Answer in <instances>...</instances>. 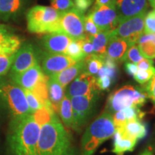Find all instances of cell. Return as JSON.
<instances>
[{
  "instance_id": "cell-1",
  "label": "cell",
  "mask_w": 155,
  "mask_h": 155,
  "mask_svg": "<svg viewBox=\"0 0 155 155\" xmlns=\"http://www.w3.org/2000/svg\"><path fill=\"white\" fill-rule=\"evenodd\" d=\"M40 128L32 114L12 120L8 138L11 155H36Z\"/></svg>"
},
{
  "instance_id": "cell-2",
  "label": "cell",
  "mask_w": 155,
  "mask_h": 155,
  "mask_svg": "<svg viewBox=\"0 0 155 155\" xmlns=\"http://www.w3.org/2000/svg\"><path fill=\"white\" fill-rule=\"evenodd\" d=\"M70 146L68 133L56 117L40 128L36 155H61Z\"/></svg>"
},
{
  "instance_id": "cell-3",
  "label": "cell",
  "mask_w": 155,
  "mask_h": 155,
  "mask_svg": "<svg viewBox=\"0 0 155 155\" xmlns=\"http://www.w3.org/2000/svg\"><path fill=\"white\" fill-rule=\"evenodd\" d=\"M0 109L11 116L12 120L32 114L24 89L5 76L0 77Z\"/></svg>"
},
{
  "instance_id": "cell-4",
  "label": "cell",
  "mask_w": 155,
  "mask_h": 155,
  "mask_svg": "<svg viewBox=\"0 0 155 155\" xmlns=\"http://www.w3.org/2000/svg\"><path fill=\"white\" fill-rule=\"evenodd\" d=\"M116 131L113 116L104 111L87 128L81 140L82 155H93L102 143L111 138Z\"/></svg>"
},
{
  "instance_id": "cell-5",
  "label": "cell",
  "mask_w": 155,
  "mask_h": 155,
  "mask_svg": "<svg viewBox=\"0 0 155 155\" xmlns=\"http://www.w3.org/2000/svg\"><path fill=\"white\" fill-rule=\"evenodd\" d=\"M62 13L50 7L35 6L27 13V27L29 32L48 34L59 32Z\"/></svg>"
},
{
  "instance_id": "cell-6",
  "label": "cell",
  "mask_w": 155,
  "mask_h": 155,
  "mask_svg": "<svg viewBox=\"0 0 155 155\" xmlns=\"http://www.w3.org/2000/svg\"><path fill=\"white\" fill-rule=\"evenodd\" d=\"M147 96L144 87L127 85L111 93L108 96L106 111L113 115L116 112L130 107L141 108L146 104Z\"/></svg>"
},
{
  "instance_id": "cell-7",
  "label": "cell",
  "mask_w": 155,
  "mask_h": 155,
  "mask_svg": "<svg viewBox=\"0 0 155 155\" xmlns=\"http://www.w3.org/2000/svg\"><path fill=\"white\" fill-rule=\"evenodd\" d=\"M99 94L91 96H75L71 98L73 108L72 129L80 131L94 113Z\"/></svg>"
},
{
  "instance_id": "cell-8",
  "label": "cell",
  "mask_w": 155,
  "mask_h": 155,
  "mask_svg": "<svg viewBox=\"0 0 155 155\" xmlns=\"http://www.w3.org/2000/svg\"><path fill=\"white\" fill-rule=\"evenodd\" d=\"M84 14L73 7L62 13L60 20V31L70 37L73 40L85 38Z\"/></svg>"
},
{
  "instance_id": "cell-9",
  "label": "cell",
  "mask_w": 155,
  "mask_h": 155,
  "mask_svg": "<svg viewBox=\"0 0 155 155\" xmlns=\"http://www.w3.org/2000/svg\"><path fill=\"white\" fill-rule=\"evenodd\" d=\"M145 16L146 13H143L120 22L111 32V37L125 39L131 45L137 44L139 37L144 32Z\"/></svg>"
},
{
  "instance_id": "cell-10",
  "label": "cell",
  "mask_w": 155,
  "mask_h": 155,
  "mask_svg": "<svg viewBox=\"0 0 155 155\" xmlns=\"http://www.w3.org/2000/svg\"><path fill=\"white\" fill-rule=\"evenodd\" d=\"M88 15L101 31H113L119 24L115 9L108 6L95 4Z\"/></svg>"
},
{
  "instance_id": "cell-11",
  "label": "cell",
  "mask_w": 155,
  "mask_h": 155,
  "mask_svg": "<svg viewBox=\"0 0 155 155\" xmlns=\"http://www.w3.org/2000/svg\"><path fill=\"white\" fill-rule=\"evenodd\" d=\"M38 63V55L33 45H24L15 53L9 76L19 74Z\"/></svg>"
},
{
  "instance_id": "cell-12",
  "label": "cell",
  "mask_w": 155,
  "mask_h": 155,
  "mask_svg": "<svg viewBox=\"0 0 155 155\" xmlns=\"http://www.w3.org/2000/svg\"><path fill=\"white\" fill-rule=\"evenodd\" d=\"M99 94L96 78L86 72H83L72 81L67 91L70 98L75 96H91Z\"/></svg>"
},
{
  "instance_id": "cell-13",
  "label": "cell",
  "mask_w": 155,
  "mask_h": 155,
  "mask_svg": "<svg viewBox=\"0 0 155 155\" xmlns=\"http://www.w3.org/2000/svg\"><path fill=\"white\" fill-rule=\"evenodd\" d=\"M75 63L76 61L65 54L50 53L45 52L42 55L41 68L44 74L50 77L71 66Z\"/></svg>"
},
{
  "instance_id": "cell-14",
  "label": "cell",
  "mask_w": 155,
  "mask_h": 155,
  "mask_svg": "<svg viewBox=\"0 0 155 155\" xmlns=\"http://www.w3.org/2000/svg\"><path fill=\"white\" fill-rule=\"evenodd\" d=\"M114 9L119 22L126 19L147 12V0H114Z\"/></svg>"
},
{
  "instance_id": "cell-15",
  "label": "cell",
  "mask_w": 155,
  "mask_h": 155,
  "mask_svg": "<svg viewBox=\"0 0 155 155\" xmlns=\"http://www.w3.org/2000/svg\"><path fill=\"white\" fill-rule=\"evenodd\" d=\"M22 46V40L11 28L0 24V55H13Z\"/></svg>"
},
{
  "instance_id": "cell-16",
  "label": "cell",
  "mask_w": 155,
  "mask_h": 155,
  "mask_svg": "<svg viewBox=\"0 0 155 155\" xmlns=\"http://www.w3.org/2000/svg\"><path fill=\"white\" fill-rule=\"evenodd\" d=\"M44 75L41 66L38 63L24 72L13 76H9V78L24 90L32 91Z\"/></svg>"
},
{
  "instance_id": "cell-17",
  "label": "cell",
  "mask_w": 155,
  "mask_h": 155,
  "mask_svg": "<svg viewBox=\"0 0 155 155\" xmlns=\"http://www.w3.org/2000/svg\"><path fill=\"white\" fill-rule=\"evenodd\" d=\"M73 40L63 32H55L46 34L42 39V45L48 53L65 54L68 47Z\"/></svg>"
},
{
  "instance_id": "cell-18",
  "label": "cell",
  "mask_w": 155,
  "mask_h": 155,
  "mask_svg": "<svg viewBox=\"0 0 155 155\" xmlns=\"http://www.w3.org/2000/svg\"><path fill=\"white\" fill-rule=\"evenodd\" d=\"M114 136V149L112 152L117 155H123L127 152H132L138 141L128 135L123 128L116 129Z\"/></svg>"
},
{
  "instance_id": "cell-19",
  "label": "cell",
  "mask_w": 155,
  "mask_h": 155,
  "mask_svg": "<svg viewBox=\"0 0 155 155\" xmlns=\"http://www.w3.org/2000/svg\"><path fill=\"white\" fill-rule=\"evenodd\" d=\"M83 72H84V61L83 60L76 62L71 66L50 77L53 78L54 80L57 81L65 88L70 83L72 82Z\"/></svg>"
},
{
  "instance_id": "cell-20",
  "label": "cell",
  "mask_w": 155,
  "mask_h": 155,
  "mask_svg": "<svg viewBox=\"0 0 155 155\" xmlns=\"http://www.w3.org/2000/svg\"><path fill=\"white\" fill-rule=\"evenodd\" d=\"M24 5L25 0H0V19L7 22L16 18Z\"/></svg>"
},
{
  "instance_id": "cell-21",
  "label": "cell",
  "mask_w": 155,
  "mask_h": 155,
  "mask_svg": "<svg viewBox=\"0 0 155 155\" xmlns=\"http://www.w3.org/2000/svg\"><path fill=\"white\" fill-rule=\"evenodd\" d=\"M130 46H131V44L125 39L111 37L108 44L106 55L116 62L122 61Z\"/></svg>"
},
{
  "instance_id": "cell-22",
  "label": "cell",
  "mask_w": 155,
  "mask_h": 155,
  "mask_svg": "<svg viewBox=\"0 0 155 155\" xmlns=\"http://www.w3.org/2000/svg\"><path fill=\"white\" fill-rule=\"evenodd\" d=\"M48 96H49V99L51 103L52 107L54 111L58 114L60 105L65 96V92H64L65 88L51 77H49V79H48Z\"/></svg>"
},
{
  "instance_id": "cell-23",
  "label": "cell",
  "mask_w": 155,
  "mask_h": 155,
  "mask_svg": "<svg viewBox=\"0 0 155 155\" xmlns=\"http://www.w3.org/2000/svg\"><path fill=\"white\" fill-rule=\"evenodd\" d=\"M112 31H101L96 36L91 37L94 53L100 56H105L108 42L111 38Z\"/></svg>"
},
{
  "instance_id": "cell-24",
  "label": "cell",
  "mask_w": 155,
  "mask_h": 155,
  "mask_svg": "<svg viewBox=\"0 0 155 155\" xmlns=\"http://www.w3.org/2000/svg\"><path fill=\"white\" fill-rule=\"evenodd\" d=\"M48 79H49V77L44 75V76L37 83L35 88L30 91L33 93L42 106L53 108L51 103L50 101L49 96H48Z\"/></svg>"
},
{
  "instance_id": "cell-25",
  "label": "cell",
  "mask_w": 155,
  "mask_h": 155,
  "mask_svg": "<svg viewBox=\"0 0 155 155\" xmlns=\"http://www.w3.org/2000/svg\"><path fill=\"white\" fill-rule=\"evenodd\" d=\"M123 129L128 135L137 140L144 138L147 133L146 126L141 121V120L138 119L128 121Z\"/></svg>"
},
{
  "instance_id": "cell-26",
  "label": "cell",
  "mask_w": 155,
  "mask_h": 155,
  "mask_svg": "<svg viewBox=\"0 0 155 155\" xmlns=\"http://www.w3.org/2000/svg\"><path fill=\"white\" fill-rule=\"evenodd\" d=\"M104 57L96 54H91L83 59L84 61V72L89 74L97 75L99 70L104 65Z\"/></svg>"
},
{
  "instance_id": "cell-27",
  "label": "cell",
  "mask_w": 155,
  "mask_h": 155,
  "mask_svg": "<svg viewBox=\"0 0 155 155\" xmlns=\"http://www.w3.org/2000/svg\"><path fill=\"white\" fill-rule=\"evenodd\" d=\"M63 124L68 128H72L73 125V108L71 105V98L65 95L60 105L58 111Z\"/></svg>"
},
{
  "instance_id": "cell-28",
  "label": "cell",
  "mask_w": 155,
  "mask_h": 155,
  "mask_svg": "<svg viewBox=\"0 0 155 155\" xmlns=\"http://www.w3.org/2000/svg\"><path fill=\"white\" fill-rule=\"evenodd\" d=\"M32 115L33 116L35 121L40 125V127L58 117L53 108L48 107V106H42L41 108L35 112Z\"/></svg>"
},
{
  "instance_id": "cell-29",
  "label": "cell",
  "mask_w": 155,
  "mask_h": 155,
  "mask_svg": "<svg viewBox=\"0 0 155 155\" xmlns=\"http://www.w3.org/2000/svg\"><path fill=\"white\" fill-rule=\"evenodd\" d=\"M65 55L69 56L76 62L84 59L86 56L83 54L82 48H81V40H73L68 47Z\"/></svg>"
},
{
  "instance_id": "cell-30",
  "label": "cell",
  "mask_w": 155,
  "mask_h": 155,
  "mask_svg": "<svg viewBox=\"0 0 155 155\" xmlns=\"http://www.w3.org/2000/svg\"><path fill=\"white\" fill-rule=\"evenodd\" d=\"M144 57L139 51L138 45L137 44H134L129 48L127 53L124 56L123 59H122V61H124L126 63H133L137 64Z\"/></svg>"
},
{
  "instance_id": "cell-31",
  "label": "cell",
  "mask_w": 155,
  "mask_h": 155,
  "mask_svg": "<svg viewBox=\"0 0 155 155\" xmlns=\"http://www.w3.org/2000/svg\"><path fill=\"white\" fill-rule=\"evenodd\" d=\"M15 54L13 55H0V77L5 76L10 71Z\"/></svg>"
},
{
  "instance_id": "cell-32",
  "label": "cell",
  "mask_w": 155,
  "mask_h": 155,
  "mask_svg": "<svg viewBox=\"0 0 155 155\" xmlns=\"http://www.w3.org/2000/svg\"><path fill=\"white\" fill-rule=\"evenodd\" d=\"M24 91L25 93V96H26L28 106L30 108V111L31 114H33L35 112L38 111L40 108H41L43 106L40 104V102L39 101L38 98L35 96V94L32 91L28 90Z\"/></svg>"
},
{
  "instance_id": "cell-33",
  "label": "cell",
  "mask_w": 155,
  "mask_h": 155,
  "mask_svg": "<svg viewBox=\"0 0 155 155\" xmlns=\"http://www.w3.org/2000/svg\"><path fill=\"white\" fill-rule=\"evenodd\" d=\"M51 5L53 9L63 13L74 7V4L72 0H50Z\"/></svg>"
},
{
  "instance_id": "cell-34",
  "label": "cell",
  "mask_w": 155,
  "mask_h": 155,
  "mask_svg": "<svg viewBox=\"0 0 155 155\" xmlns=\"http://www.w3.org/2000/svg\"><path fill=\"white\" fill-rule=\"evenodd\" d=\"M84 30L86 36L91 37V38L96 36L97 34L101 32L100 29L96 26V25L95 24L92 19L88 15L85 17Z\"/></svg>"
},
{
  "instance_id": "cell-35",
  "label": "cell",
  "mask_w": 155,
  "mask_h": 155,
  "mask_svg": "<svg viewBox=\"0 0 155 155\" xmlns=\"http://www.w3.org/2000/svg\"><path fill=\"white\" fill-rule=\"evenodd\" d=\"M139 51L142 56L148 59L155 58V45L152 42H145V43L139 44Z\"/></svg>"
},
{
  "instance_id": "cell-36",
  "label": "cell",
  "mask_w": 155,
  "mask_h": 155,
  "mask_svg": "<svg viewBox=\"0 0 155 155\" xmlns=\"http://www.w3.org/2000/svg\"><path fill=\"white\" fill-rule=\"evenodd\" d=\"M155 75V68L148 71L138 70L137 73L134 76L135 81L140 84L147 83Z\"/></svg>"
},
{
  "instance_id": "cell-37",
  "label": "cell",
  "mask_w": 155,
  "mask_h": 155,
  "mask_svg": "<svg viewBox=\"0 0 155 155\" xmlns=\"http://www.w3.org/2000/svg\"><path fill=\"white\" fill-rule=\"evenodd\" d=\"M144 32L155 34V9L146 14L144 18Z\"/></svg>"
},
{
  "instance_id": "cell-38",
  "label": "cell",
  "mask_w": 155,
  "mask_h": 155,
  "mask_svg": "<svg viewBox=\"0 0 155 155\" xmlns=\"http://www.w3.org/2000/svg\"><path fill=\"white\" fill-rule=\"evenodd\" d=\"M123 111L124 112L126 117H127V121L132 119L141 120L144 117L145 114L144 112L141 111L140 108L138 107H130L125 108Z\"/></svg>"
},
{
  "instance_id": "cell-39",
  "label": "cell",
  "mask_w": 155,
  "mask_h": 155,
  "mask_svg": "<svg viewBox=\"0 0 155 155\" xmlns=\"http://www.w3.org/2000/svg\"><path fill=\"white\" fill-rule=\"evenodd\" d=\"M81 44L83 53L86 57L89 55H91V54H95L92 40L90 37L86 36L85 38L81 40Z\"/></svg>"
},
{
  "instance_id": "cell-40",
  "label": "cell",
  "mask_w": 155,
  "mask_h": 155,
  "mask_svg": "<svg viewBox=\"0 0 155 155\" xmlns=\"http://www.w3.org/2000/svg\"><path fill=\"white\" fill-rule=\"evenodd\" d=\"M113 121L116 129L124 127L126 124L127 123V119L123 110L117 111L115 114H114Z\"/></svg>"
},
{
  "instance_id": "cell-41",
  "label": "cell",
  "mask_w": 155,
  "mask_h": 155,
  "mask_svg": "<svg viewBox=\"0 0 155 155\" xmlns=\"http://www.w3.org/2000/svg\"><path fill=\"white\" fill-rule=\"evenodd\" d=\"M148 98H150L155 106V75L150 79L144 87Z\"/></svg>"
},
{
  "instance_id": "cell-42",
  "label": "cell",
  "mask_w": 155,
  "mask_h": 155,
  "mask_svg": "<svg viewBox=\"0 0 155 155\" xmlns=\"http://www.w3.org/2000/svg\"><path fill=\"white\" fill-rule=\"evenodd\" d=\"M74 7L77 10L84 14L90 8L93 4V0H74Z\"/></svg>"
},
{
  "instance_id": "cell-43",
  "label": "cell",
  "mask_w": 155,
  "mask_h": 155,
  "mask_svg": "<svg viewBox=\"0 0 155 155\" xmlns=\"http://www.w3.org/2000/svg\"><path fill=\"white\" fill-rule=\"evenodd\" d=\"M112 83L113 82H112L111 79L107 75L98 77V78H96L97 86L101 91L107 90L111 86Z\"/></svg>"
},
{
  "instance_id": "cell-44",
  "label": "cell",
  "mask_w": 155,
  "mask_h": 155,
  "mask_svg": "<svg viewBox=\"0 0 155 155\" xmlns=\"http://www.w3.org/2000/svg\"><path fill=\"white\" fill-rule=\"evenodd\" d=\"M138 70H143V71H148L154 68V62L152 60L144 58L140 62L137 64Z\"/></svg>"
},
{
  "instance_id": "cell-45",
  "label": "cell",
  "mask_w": 155,
  "mask_h": 155,
  "mask_svg": "<svg viewBox=\"0 0 155 155\" xmlns=\"http://www.w3.org/2000/svg\"><path fill=\"white\" fill-rule=\"evenodd\" d=\"M145 42H152L155 45V34L144 32L139 37L137 44H142Z\"/></svg>"
},
{
  "instance_id": "cell-46",
  "label": "cell",
  "mask_w": 155,
  "mask_h": 155,
  "mask_svg": "<svg viewBox=\"0 0 155 155\" xmlns=\"http://www.w3.org/2000/svg\"><path fill=\"white\" fill-rule=\"evenodd\" d=\"M125 70L129 75L134 76L136 73L138 71V68H137V64L133 63H125L124 65Z\"/></svg>"
},
{
  "instance_id": "cell-47",
  "label": "cell",
  "mask_w": 155,
  "mask_h": 155,
  "mask_svg": "<svg viewBox=\"0 0 155 155\" xmlns=\"http://www.w3.org/2000/svg\"><path fill=\"white\" fill-rule=\"evenodd\" d=\"M96 4L99 5H105L114 8V0H96Z\"/></svg>"
},
{
  "instance_id": "cell-48",
  "label": "cell",
  "mask_w": 155,
  "mask_h": 155,
  "mask_svg": "<svg viewBox=\"0 0 155 155\" xmlns=\"http://www.w3.org/2000/svg\"><path fill=\"white\" fill-rule=\"evenodd\" d=\"M61 155H77V153L75 150H74L71 146H70L68 148L64 151V152Z\"/></svg>"
},
{
  "instance_id": "cell-49",
  "label": "cell",
  "mask_w": 155,
  "mask_h": 155,
  "mask_svg": "<svg viewBox=\"0 0 155 155\" xmlns=\"http://www.w3.org/2000/svg\"><path fill=\"white\" fill-rule=\"evenodd\" d=\"M154 151L152 148H148V149H146L144 152L140 155H154Z\"/></svg>"
},
{
  "instance_id": "cell-50",
  "label": "cell",
  "mask_w": 155,
  "mask_h": 155,
  "mask_svg": "<svg viewBox=\"0 0 155 155\" xmlns=\"http://www.w3.org/2000/svg\"><path fill=\"white\" fill-rule=\"evenodd\" d=\"M148 1L151 5V6L154 8V9H155V0H148Z\"/></svg>"
}]
</instances>
